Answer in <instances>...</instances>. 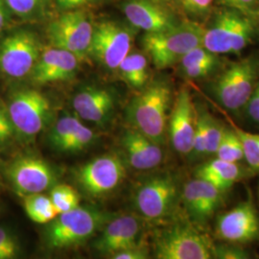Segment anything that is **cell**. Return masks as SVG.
Listing matches in <instances>:
<instances>
[{"instance_id": "cell-1", "label": "cell", "mask_w": 259, "mask_h": 259, "mask_svg": "<svg viewBox=\"0 0 259 259\" xmlns=\"http://www.w3.org/2000/svg\"><path fill=\"white\" fill-rule=\"evenodd\" d=\"M172 91L169 83L156 81L134 97L126 110L131 127L163 145L167 136Z\"/></svg>"}, {"instance_id": "cell-2", "label": "cell", "mask_w": 259, "mask_h": 259, "mask_svg": "<svg viewBox=\"0 0 259 259\" xmlns=\"http://www.w3.org/2000/svg\"><path fill=\"white\" fill-rule=\"evenodd\" d=\"M259 35V21L239 11H219L205 28L202 46L217 55L238 54Z\"/></svg>"}, {"instance_id": "cell-3", "label": "cell", "mask_w": 259, "mask_h": 259, "mask_svg": "<svg viewBox=\"0 0 259 259\" xmlns=\"http://www.w3.org/2000/svg\"><path fill=\"white\" fill-rule=\"evenodd\" d=\"M259 80V58L250 56L229 65L209 85L213 98L225 110L240 114Z\"/></svg>"}, {"instance_id": "cell-4", "label": "cell", "mask_w": 259, "mask_h": 259, "mask_svg": "<svg viewBox=\"0 0 259 259\" xmlns=\"http://www.w3.org/2000/svg\"><path fill=\"white\" fill-rule=\"evenodd\" d=\"M204 28L193 21H185L156 33H145L142 44L158 69L178 64L190 50L202 46Z\"/></svg>"}, {"instance_id": "cell-5", "label": "cell", "mask_w": 259, "mask_h": 259, "mask_svg": "<svg viewBox=\"0 0 259 259\" xmlns=\"http://www.w3.org/2000/svg\"><path fill=\"white\" fill-rule=\"evenodd\" d=\"M107 219L106 214L87 206H77L60 213L48 223L46 232L47 247L64 250L82 245L92 238Z\"/></svg>"}, {"instance_id": "cell-6", "label": "cell", "mask_w": 259, "mask_h": 259, "mask_svg": "<svg viewBox=\"0 0 259 259\" xmlns=\"http://www.w3.org/2000/svg\"><path fill=\"white\" fill-rule=\"evenodd\" d=\"M213 245L195 223H178L157 235L155 254L158 259H210Z\"/></svg>"}, {"instance_id": "cell-7", "label": "cell", "mask_w": 259, "mask_h": 259, "mask_svg": "<svg viewBox=\"0 0 259 259\" xmlns=\"http://www.w3.org/2000/svg\"><path fill=\"white\" fill-rule=\"evenodd\" d=\"M181 195L176 177L160 173L149 177L139 185L134 203L141 217L149 221H160L174 212Z\"/></svg>"}, {"instance_id": "cell-8", "label": "cell", "mask_w": 259, "mask_h": 259, "mask_svg": "<svg viewBox=\"0 0 259 259\" xmlns=\"http://www.w3.org/2000/svg\"><path fill=\"white\" fill-rule=\"evenodd\" d=\"M16 134L34 139L48 126L52 117L51 103L36 90H21L10 97L6 106Z\"/></svg>"}, {"instance_id": "cell-9", "label": "cell", "mask_w": 259, "mask_h": 259, "mask_svg": "<svg viewBox=\"0 0 259 259\" xmlns=\"http://www.w3.org/2000/svg\"><path fill=\"white\" fill-rule=\"evenodd\" d=\"M42 51L38 37L28 30H18L0 39V72L11 79L31 74Z\"/></svg>"}, {"instance_id": "cell-10", "label": "cell", "mask_w": 259, "mask_h": 259, "mask_svg": "<svg viewBox=\"0 0 259 259\" xmlns=\"http://www.w3.org/2000/svg\"><path fill=\"white\" fill-rule=\"evenodd\" d=\"M93 28L84 11L69 10L50 22L47 37L51 47L71 52L81 61L89 55Z\"/></svg>"}, {"instance_id": "cell-11", "label": "cell", "mask_w": 259, "mask_h": 259, "mask_svg": "<svg viewBox=\"0 0 259 259\" xmlns=\"http://www.w3.org/2000/svg\"><path fill=\"white\" fill-rule=\"evenodd\" d=\"M117 154L96 157L79 168L76 178L83 191L92 197H102L114 191L126 176V164Z\"/></svg>"}, {"instance_id": "cell-12", "label": "cell", "mask_w": 259, "mask_h": 259, "mask_svg": "<svg viewBox=\"0 0 259 259\" xmlns=\"http://www.w3.org/2000/svg\"><path fill=\"white\" fill-rule=\"evenodd\" d=\"M133 35L128 28L112 21H103L93 28L89 55L108 69H117L129 55Z\"/></svg>"}, {"instance_id": "cell-13", "label": "cell", "mask_w": 259, "mask_h": 259, "mask_svg": "<svg viewBox=\"0 0 259 259\" xmlns=\"http://www.w3.org/2000/svg\"><path fill=\"white\" fill-rule=\"evenodd\" d=\"M6 174L15 190L24 196L42 193L51 189L56 182L53 168L34 156L17 157L10 163Z\"/></svg>"}, {"instance_id": "cell-14", "label": "cell", "mask_w": 259, "mask_h": 259, "mask_svg": "<svg viewBox=\"0 0 259 259\" xmlns=\"http://www.w3.org/2000/svg\"><path fill=\"white\" fill-rule=\"evenodd\" d=\"M216 235L219 239L238 245L259 240V214L251 201H246L218 215Z\"/></svg>"}, {"instance_id": "cell-15", "label": "cell", "mask_w": 259, "mask_h": 259, "mask_svg": "<svg viewBox=\"0 0 259 259\" xmlns=\"http://www.w3.org/2000/svg\"><path fill=\"white\" fill-rule=\"evenodd\" d=\"M224 193L209 183L194 177L184 185L181 199L191 222L204 226L222 206Z\"/></svg>"}, {"instance_id": "cell-16", "label": "cell", "mask_w": 259, "mask_h": 259, "mask_svg": "<svg viewBox=\"0 0 259 259\" xmlns=\"http://www.w3.org/2000/svg\"><path fill=\"white\" fill-rule=\"evenodd\" d=\"M196 128V106L187 89H182L168 119L167 135L172 147L183 156L191 153Z\"/></svg>"}, {"instance_id": "cell-17", "label": "cell", "mask_w": 259, "mask_h": 259, "mask_svg": "<svg viewBox=\"0 0 259 259\" xmlns=\"http://www.w3.org/2000/svg\"><path fill=\"white\" fill-rule=\"evenodd\" d=\"M80 59L71 52L57 47L42 50L30 77L37 84L67 81L74 77Z\"/></svg>"}, {"instance_id": "cell-18", "label": "cell", "mask_w": 259, "mask_h": 259, "mask_svg": "<svg viewBox=\"0 0 259 259\" xmlns=\"http://www.w3.org/2000/svg\"><path fill=\"white\" fill-rule=\"evenodd\" d=\"M141 222L134 215H122L113 219L105 228L94 244L103 254L112 255L121 250L141 246Z\"/></svg>"}, {"instance_id": "cell-19", "label": "cell", "mask_w": 259, "mask_h": 259, "mask_svg": "<svg viewBox=\"0 0 259 259\" xmlns=\"http://www.w3.org/2000/svg\"><path fill=\"white\" fill-rule=\"evenodd\" d=\"M121 144L126 160L134 169L151 170L159 166L163 160L161 145L132 127L124 132Z\"/></svg>"}, {"instance_id": "cell-20", "label": "cell", "mask_w": 259, "mask_h": 259, "mask_svg": "<svg viewBox=\"0 0 259 259\" xmlns=\"http://www.w3.org/2000/svg\"><path fill=\"white\" fill-rule=\"evenodd\" d=\"M123 12L133 26L145 33H156L176 25L172 15L154 0H129Z\"/></svg>"}, {"instance_id": "cell-21", "label": "cell", "mask_w": 259, "mask_h": 259, "mask_svg": "<svg viewBox=\"0 0 259 259\" xmlns=\"http://www.w3.org/2000/svg\"><path fill=\"white\" fill-rule=\"evenodd\" d=\"M113 94L101 88H85L77 93L72 101L75 114L84 121L103 125L114 111Z\"/></svg>"}, {"instance_id": "cell-22", "label": "cell", "mask_w": 259, "mask_h": 259, "mask_svg": "<svg viewBox=\"0 0 259 259\" xmlns=\"http://www.w3.org/2000/svg\"><path fill=\"white\" fill-rule=\"evenodd\" d=\"M246 171L239 163L229 162L218 157L210 158L206 162L196 167L195 178L202 179L226 192L232 185L246 175Z\"/></svg>"}, {"instance_id": "cell-23", "label": "cell", "mask_w": 259, "mask_h": 259, "mask_svg": "<svg viewBox=\"0 0 259 259\" xmlns=\"http://www.w3.org/2000/svg\"><path fill=\"white\" fill-rule=\"evenodd\" d=\"M117 69L121 78L134 89H143L148 82V61L142 53L130 52Z\"/></svg>"}, {"instance_id": "cell-24", "label": "cell", "mask_w": 259, "mask_h": 259, "mask_svg": "<svg viewBox=\"0 0 259 259\" xmlns=\"http://www.w3.org/2000/svg\"><path fill=\"white\" fill-rule=\"evenodd\" d=\"M196 119L204 136L205 157H213L219 146L226 126L204 107H196Z\"/></svg>"}, {"instance_id": "cell-25", "label": "cell", "mask_w": 259, "mask_h": 259, "mask_svg": "<svg viewBox=\"0 0 259 259\" xmlns=\"http://www.w3.org/2000/svg\"><path fill=\"white\" fill-rule=\"evenodd\" d=\"M24 210L28 217L37 224H48L59 215L50 196L42 193L26 195L23 202Z\"/></svg>"}, {"instance_id": "cell-26", "label": "cell", "mask_w": 259, "mask_h": 259, "mask_svg": "<svg viewBox=\"0 0 259 259\" xmlns=\"http://www.w3.org/2000/svg\"><path fill=\"white\" fill-rule=\"evenodd\" d=\"M215 157L235 163H238L244 159L242 142L232 127H225L222 139L215 153Z\"/></svg>"}, {"instance_id": "cell-27", "label": "cell", "mask_w": 259, "mask_h": 259, "mask_svg": "<svg viewBox=\"0 0 259 259\" xmlns=\"http://www.w3.org/2000/svg\"><path fill=\"white\" fill-rule=\"evenodd\" d=\"M82 122L75 114L65 113L53 125L49 135V142L53 148L61 151L65 142L69 139Z\"/></svg>"}, {"instance_id": "cell-28", "label": "cell", "mask_w": 259, "mask_h": 259, "mask_svg": "<svg viewBox=\"0 0 259 259\" xmlns=\"http://www.w3.org/2000/svg\"><path fill=\"white\" fill-rule=\"evenodd\" d=\"M49 196L59 214L69 211L79 206L80 196L70 185H53Z\"/></svg>"}, {"instance_id": "cell-29", "label": "cell", "mask_w": 259, "mask_h": 259, "mask_svg": "<svg viewBox=\"0 0 259 259\" xmlns=\"http://www.w3.org/2000/svg\"><path fill=\"white\" fill-rule=\"evenodd\" d=\"M232 128L236 132L242 142L244 159L251 171L259 173V133L250 134L234 125H232Z\"/></svg>"}, {"instance_id": "cell-30", "label": "cell", "mask_w": 259, "mask_h": 259, "mask_svg": "<svg viewBox=\"0 0 259 259\" xmlns=\"http://www.w3.org/2000/svg\"><path fill=\"white\" fill-rule=\"evenodd\" d=\"M95 139V134L93 130L85 127L83 123L77 128L72 136L67 139L61 152L76 153L83 151L90 145H92Z\"/></svg>"}, {"instance_id": "cell-31", "label": "cell", "mask_w": 259, "mask_h": 259, "mask_svg": "<svg viewBox=\"0 0 259 259\" xmlns=\"http://www.w3.org/2000/svg\"><path fill=\"white\" fill-rule=\"evenodd\" d=\"M181 69L187 66L198 65H219L220 59L219 55L214 54L212 52L205 49L203 46L195 47L186 53L182 60L179 62Z\"/></svg>"}, {"instance_id": "cell-32", "label": "cell", "mask_w": 259, "mask_h": 259, "mask_svg": "<svg viewBox=\"0 0 259 259\" xmlns=\"http://www.w3.org/2000/svg\"><path fill=\"white\" fill-rule=\"evenodd\" d=\"M6 6L19 18L27 19L44 9L47 0H4Z\"/></svg>"}, {"instance_id": "cell-33", "label": "cell", "mask_w": 259, "mask_h": 259, "mask_svg": "<svg viewBox=\"0 0 259 259\" xmlns=\"http://www.w3.org/2000/svg\"><path fill=\"white\" fill-rule=\"evenodd\" d=\"M250 254L238 244L228 243L213 245L212 258L215 259H248Z\"/></svg>"}, {"instance_id": "cell-34", "label": "cell", "mask_w": 259, "mask_h": 259, "mask_svg": "<svg viewBox=\"0 0 259 259\" xmlns=\"http://www.w3.org/2000/svg\"><path fill=\"white\" fill-rule=\"evenodd\" d=\"M226 8L239 11L259 21V0H218Z\"/></svg>"}, {"instance_id": "cell-35", "label": "cell", "mask_w": 259, "mask_h": 259, "mask_svg": "<svg viewBox=\"0 0 259 259\" xmlns=\"http://www.w3.org/2000/svg\"><path fill=\"white\" fill-rule=\"evenodd\" d=\"M16 132L10 119L7 108L0 102V146L8 144Z\"/></svg>"}, {"instance_id": "cell-36", "label": "cell", "mask_w": 259, "mask_h": 259, "mask_svg": "<svg viewBox=\"0 0 259 259\" xmlns=\"http://www.w3.org/2000/svg\"><path fill=\"white\" fill-rule=\"evenodd\" d=\"M243 112H245L246 117L251 123L259 125V80L255 84V88L246 104Z\"/></svg>"}, {"instance_id": "cell-37", "label": "cell", "mask_w": 259, "mask_h": 259, "mask_svg": "<svg viewBox=\"0 0 259 259\" xmlns=\"http://www.w3.org/2000/svg\"><path fill=\"white\" fill-rule=\"evenodd\" d=\"M217 67L218 65H191L182 68L181 70L185 77L189 79H203L212 74L213 71L216 70Z\"/></svg>"}, {"instance_id": "cell-38", "label": "cell", "mask_w": 259, "mask_h": 259, "mask_svg": "<svg viewBox=\"0 0 259 259\" xmlns=\"http://www.w3.org/2000/svg\"><path fill=\"white\" fill-rule=\"evenodd\" d=\"M185 9L195 16H204L212 6L213 0H182Z\"/></svg>"}, {"instance_id": "cell-39", "label": "cell", "mask_w": 259, "mask_h": 259, "mask_svg": "<svg viewBox=\"0 0 259 259\" xmlns=\"http://www.w3.org/2000/svg\"><path fill=\"white\" fill-rule=\"evenodd\" d=\"M0 248L11 251L17 255L19 254V247L18 241L5 228H0Z\"/></svg>"}, {"instance_id": "cell-40", "label": "cell", "mask_w": 259, "mask_h": 259, "mask_svg": "<svg viewBox=\"0 0 259 259\" xmlns=\"http://www.w3.org/2000/svg\"><path fill=\"white\" fill-rule=\"evenodd\" d=\"M113 259H146L149 257L148 250L141 246L131 248L128 250H121L111 255Z\"/></svg>"}, {"instance_id": "cell-41", "label": "cell", "mask_w": 259, "mask_h": 259, "mask_svg": "<svg viewBox=\"0 0 259 259\" xmlns=\"http://www.w3.org/2000/svg\"><path fill=\"white\" fill-rule=\"evenodd\" d=\"M99 0H56L58 6L65 11L76 10L83 6L96 3Z\"/></svg>"}, {"instance_id": "cell-42", "label": "cell", "mask_w": 259, "mask_h": 259, "mask_svg": "<svg viewBox=\"0 0 259 259\" xmlns=\"http://www.w3.org/2000/svg\"><path fill=\"white\" fill-rule=\"evenodd\" d=\"M7 12H6V4L5 1L0 0V31L6 26L7 23Z\"/></svg>"}, {"instance_id": "cell-43", "label": "cell", "mask_w": 259, "mask_h": 259, "mask_svg": "<svg viewBox=\"0 0 259 259\" xmlns=\"http://www.w3.org/2000/svg\"><path fill=\"white\" fill-rule=\"evenodd\" d=\"M17 256H18L17 254H15V253H13L11 251H8V250H3V249L0 248V259H12L15 258Z\"/></svg>"}, {"instance_id": "cell-44", "label": "cell", "mask_w": 259, "mask_h": 259, "mask_svg": "<svg viewBox=\"0 0 259 259\" xmlns=\"http://www.w3.org/2000/svg\"><path fill=\"white\" fill-rule=\"evenodd\" d=\"M154 1H156L157 3H160V2H168V1H171V0H154Z\"/></svg>"}]
</instances>
